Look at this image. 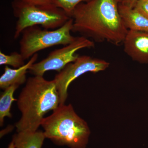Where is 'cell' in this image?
<instances>
[{
	"instance_id": "9a60e30c",
	"label": "cell",
	"mask_w": 148,
	"mask_h": 148,
	"mask_svg": "<svg viewBox=\"0 0 148 148\" xmlns=\"http://www.w3.org/2000/svg\"><path fill=\"white\" fill-rule=\"evenodd\" d=\"M134 8L148 17V0H138Z\"/></svg>"
},
{
	"instance_id": "30bf717a",
	"label": "cell",
	"mask_w": 148,
	"mask_h": 148,
	"mask_svg": "<svg viewBox=\"0 0 148 148\" xmlns=\"http://www.w3.org/2000/svg\"><path fill=\"white\" fill-rule=\"evenodd\" d=\"M119 10L127 30L148 32V17L125 4L119 3Z\"/></svg>"
},
{
	"instance_id": "52a82bcc",
	"label": "cell",
	"mask_w": 148,
	"mask_h": 148,
	"mask_svg": "<svg viewBox=\"0 0 148 148\" xmlns=\"http://www.w3.org/2000/svg\"><path fill=\"white\" fill-rule=\"evenodd\" d=\"M109 65L110 63L105 60L87 55H79L74 62L68 64L56 75L53 79L59 93V106L65 105L68 97V88L74 80L85 73H96L104 71Z\"/></svg>"
},
{
	"instance_id": "ba28073f",
	"label": "cell",
	"mask_w": 148,
	"mask_h": 148,
	"mask_svg": "<svg viewBox=\"0 0 148 148\" xmlns=\"http://www.w3.org/2000/svg\"><path fill=\"white\" fill-rule=\"evenodd\" d=\"M123 44L125 52L132 60L148 63V32L128 30Z\"/></svg>"
},
{
	"instance_id": "2e32d148",
	"label": "cell",
	"mask_w": 148,
	"mask_h": 148,
	"mask_svg": "<svg viewBox=\"0 0 148 148\" xmlns=\"http://www.w3.org/2000/svg\"><path fill=\"white\" fill-rule=\"evenodd\" d=\"M20 1L27 3L35 5L46 4L51 3V0H20Z\"/></svg>"
},
{
	"instance_id": "4fadbf2b",
	"label": "cell",
	"mask_w": 148,
	"mask_h": 148,
	"mask_svg": "<svg viewBox=\"0 0 148 148\" xmlns=\"http://www.w3.org/2000/svg\"><path fill=\"white\" fill-rule=\"evenodd\" d=\"M23 56L21 53L16 51L7 55L0 51V65L10 66L15 69H18L25 65Z\"/></svg>"
},
{
	"instance_id": "9c48e42d",
	"label": "cell",
	"mask_w": 148,
	"mask_h": 148,
	"mask_svg": "<svg viewBox=\"0 0 148 148\" xmlns=\"http://www.w3.org/2000/svg\"><path fill=\"white\" fill-rule=\"evenodd\" d=\"M38 57V53H36L29 59V61L18 69H11L5 66L4 72L0 77V88L4 90L12 85L18 86L27 82L26 74L30 67L36 63Z\"/></svg>"
},
{
	"instance_id": "8fae6325",
	"label": "cell",
	"mask_w": 148,
	"mask_h": 148,
	"mask_svg": "<svg viewBox=\"0 0 148 148\" xmlns=\"http://www.w3.org/2000/svg\"><path fill=\"white\" fill-rule=\"evenodd\" d=\"M45 138L44 132L38 130L34 132H17L12 140L15 148H42Z\"/></svg>"
},
{
	"instance_id": "5bb4252c",
	"label": "cell",
	"mask_w": 148,
	"mask_h": 148,
	"mask_svg": "<svg viewBox=\"0 0 148 148\" xmlns=\"http://www.w3.org/2000/svg\"><path fill=\"white\" fill-rule=\"evenodd\" d=\"M90 0H51V3L56 7L63 10L71 17L77 6L81 3L88 2Z\"/></svg>"
},
{
	"instance_id": "277c9868",
	"label": "cell",
	"mask_w": 148,
	"mask_h": 148,
	"mask_svg": "<svg viewBox=\"0 0 148 148\" xmlns=\"http://www.w3.org/2000/svg\"><path fill=\"white\" fill-rule=\"evenodd\" d=\"M12 7L17 18L14 36L15 39L28 27L40 25L45 29L54 30L63 26L71 18L63 10L51 3L35 5L14 0Z\"/></svg>"
},
{
	"instance_id": "7a4b0ae2",
	"label": "cell",
	"mask_w": 148,
	"mask_h": 148,
	"mask_svg": "<svg viewBox=\"0 0 148 148\" xmlns=\"http://www.w3.org/2000/svg\"><path fill=\"white\" fill-rule=\"evenodd\" d=\"M59 93L53 80L34 76L27 80L17 100L21 118L15 124L17 132L38 130L45 114L60 105Z\"/></svg>"
},
{
	"instance_id": "8992f818",
	"label": "cell",
	"mask_w": 148,
	"mask_h": 148,
	"mask_svg": "<svg viewBox=\"0 0 148 148\" xmlns=\"http://www.w3.org/2000/svg\"><path fill=\"white\" fill-rule=\"evenodd\" d=\"M94 46L93 41L83 36L76 37L73 42L53 51L46 58L36 62L30 67L29 72L34 75L40 76H43L47 71H55L60 73L68 64L76 60L79 56L76 53L77 51Z\"/></svg>"
},
{
	"instance_id": "d6986e66",
	"label": "cell",
	"mask_w": 148,
	"mask_h": 148,
	"mask_svg": "<svg viewBox=\"0 0 148 148\" xmlns=\"http://www.w3.org/2000/svg\"><path fill=\"white\" fill-rule=\"evenodd\" d=\"M8 148H15V145H14L13 140H12V141L11 142Z\"/></svg>"
},
{
	"instance_id": "5b68a950",
	"label": "cell",
	"mask_w": 148,
	"mask_h": 148,
	"mask_svg": "<svg viewBox=\"0 0 148 148\" xmlns=\"http://www.w3.org/2000/svg\"><path fill=\"white\" fill-rule=\"evenodd\" d=\"M73 20L71 18L66 24L54 30L42 29L34 26L24 29L21 33L20 53L24 60L31 58L40 51L56 45H66L75 40L76 37L71 34Z\"/></svg>"
},
{
	"instance_id": "3957f363",
	"label": "cell",
	"mask_w": 148,
	"mask_h": 148,
	"mask_svg": "<svg viewBox=\"0 0 148 148\" xmlns=\"http://www.w3.org/2000/svg\"><path fill=\"white\" fill-rule=\"evenodd\" d=\"M41 125L46 138L57 145L85 148L88 142L90 131L87 123L71 104L58 106L51 115L44 118Z\"/></svg>"
},
{
	"instance_id": "e0dca14e",
	"label": "cell",
	"mask_w": 148,
	"mask_h": 148,
	"mask_svg": "<svg viewBox=\"0 0 148 148\" xmlns=\"http://www.w3.org/2000/svg\"><path fill=\"white\" fill-rule=\"evenodd\" d=\"M138 0H130L129 3L127 4V5L131 8H134V7L136 4V3Z\"/></svg>"
},
{
	"instance_id": "6da1fadb",
	"label": "cell",
	"mask_w": 148,
	"mask_h": 148,
	"mask_svg": "<svg viewBox=\"0 0 148 148\" xmlns=\"http://www.w3.org/2000/svg\"><path fill=\"white\" fill-rule=\"evenodd\" d=\"M116 0H90L81 3L72 14V32L97 42L114 45L123 44L128 30L119 10Z\"/></svg>"
},
{
	"instance_id": "7c38bea8",
	"label": "cell",
	"mask_w": 148,
	"mask_h": 148,
	"mask_svg": "<svg viewBox=\"0 0 148 148\" xmlns=\"http://www.w3.org/2000/svg\"><path fill=\"white\" fill-rule=\"evenodd\" d=\"M19 86L16 85H12L5 89L0 98V125L3 126L4 120L5 117L11 118L12 114L10 112L12 104L17 100L13 97L14 93Z\"/></svg>"
},
{
	"instance_id": "ac0fdd59",
	"label": "cell",
	"mask_w": 148,
	"mask_h": 148,
	"mask_svg": "<svg viewBox=\"0 0 148 148\" xmlns=\"http://www.w3.org/2000/svg\"><path fill=\"white\" fill-rule=\"evenodd\" d=\"M118 2L120 3L125 4H127L129 3L130 0H116Z\"/></svg>"
}]
</instances>
